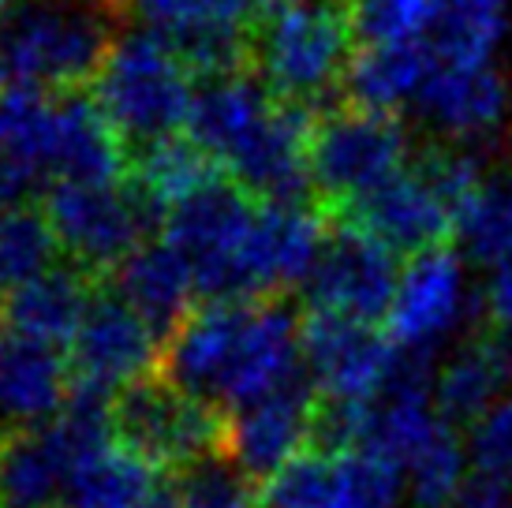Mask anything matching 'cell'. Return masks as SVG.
Wrapping results in <instances>:
<instances>
[{"label": "cell", "mask_w": 512, "mask_h": 508, "mask_svg": "<svg viewBox=\"0 0 512 508\" xmlns=\"http://www.w3.org/2000/svg\"><path fill=\"white\" fill-rule=\"evenodd\" d=\"M161 378L206 408L240 411L307 381L303 322L285 299L195 307L161 352Z\"/></svg>", "instance_id": "obj_1"}, {"label": "cell", "mask_w": 512, "mask_h": 508, "mask_svg": "<svg viewBox=\"0 0 512 508\" xmlns=\"http://www.w3.org/2000/svg\"><path fill=\"white\" fill-rule=\"evenodd\" d=\"M318 113L281 101L255 71L202 79L187 139L258 202H303L311 191V131Z\"/></svg>", "instance_id": "obj_2"}, {"label": "cell", "mask_w": 512, "mask_h": 508, "mask_svg": "<svg viewBox=\"0 0 512 508\" xmlns=\"http://www.w3.org/2000/svg\"><path fill=\"white\" fill-rule=\"evenodd\" d=\"M128 0H8L0 12V86L79 94L120 45Z\"/></svg>", "instance_id": "obj_3"}, {"label": "cell", "mask_w": 512, "mask_h": 508, "mask_svg": "<svg viewBox=\"0 0 512 508\" xmlns=\"http://www.w3.org/2000/svg\"><path fill=\"white\" fill-rule=\"evenodd\" d=\"M356 38L341 0H296L270 8L255 30L251 64L255 75L281 101L322 113L348 79Z\"/></svg>", "instance_id": "obj_4"}, {"label": "cell", "mask_w": 512, "mask_h": 508, "mask_svg": "<svg viewBox=\"0 0 512 508\" xmlns=\"http://www.w3.org/2000/svg\"><path fill=\"white\" fill-rule=\"evenodd\" d=\"M195 90V71L154 34L139 30L113 49L94 83V101L124 146L143 150L187 127Z\"/></svg>", "instance_id": "obj_5"}, {"label": "cell", "mask_w": 512, "mask_h": 508, "mask_svg": "<svg viewBox=\"0 0 512 508\" xmlns=\"http://www.w3.org/2000/svg\"><path fill=\"white\" fill-rule=\"evenodd\" d=\"M258 206V198L221 176L165 217V240L187 258L206 303H251L243 266Z\"/></svg>", "instance_id": "obj_6"}, {"label": "cell", "mask_w": 512, "mask_h": 508, "mask_svg": "<svg viewBox=\"0 0 512 508\" xmlns=\"http://www.w3.org/2000/svg\"><path fill=\"white\" fill-rule=\"evenodd\" d=\"M45 217L60 251L83 273H113L128 262L161 221L128 176L109 184H57L45 195Z\"/></svg>", "instance_id": "obj_7"}, {"label": "cell", "mask_w": 512, "mask_h": 508, "mask_svg": "<svg viewBox=\"0 0 512 508\" xmlns=\"http://www.w3.org/2000/svg\"><path fill=\"white\" fill-rule=\"evenodd\" d=\"M412 165L408 131L393 113H370L359 105L318 113L311 131V187L326 195L329 206L348 210L389 184Z\"/></svg>", "instance_id": "obj_8"}, {"label": "cell", "mask_w": 512, "mask_h": 508, "mask_svg": "<svg viewBox=\"0 0 512 508\" xmlns=\"http://www.w3.org/2000/svg\"><path fill=\"white\" fill-rule=\"evenodd\" d=\"M116 441L139 460L161 467H191L225 445V415L172 389L165 378H143L113 400Z\"/></svg>", "instance_id": "obj_9"}, {"label": "cell", "mask_w": 512, "mask_h": 508, "mask_svg": "<svg viewBox=\"0 0 512 508\" xmlns=\"http://www.w3.org/2000/svg\"><path fill=\"white\" fill-rule=\"evenodd\" d=\"M146 34L169 45L195 75L243 71L258 30V0H128Z\"/></svg>", "instance_id": "obj_10"}, {"label": "cell", "mask_w": 512, "mask_h": 508, "mask_svg": "<svg viewBox=\"0 0 512 508\" xmlns=\"http://www.w3.org/2000/svg\"><path fill=\"white\" fill-rule=\"evenodd\" d=\"M397 254L363 232L352 221L329 232V243L318 266H314L307 288V303L314 314H333L348 322H385L393 311V299L400 288Z\"/></svg>", "instance_id": "obj_11"}, {"label": "cell", "mask_w": 512, "mask_h": 508, "mask_svg": "<svg viewBox=\"0 0 512 508\" xmlns=\"http://www.w3.org/2000/svg\"><path fill=\"white\" fill-rule=\"evenodd\" d=\"M404 475L370 452H303L277 471L258 508H400Z\"/></svg>", "instance_id": "obj_12"}, {"label": "cell", "mask_w": 512, "mask_h": 508, "mask_svg": "<svg viewBox=\"0 0 512 508\" xmlns=\"http://www.w3.org/2000/svg\"><path fill=\"white\" fill-rule=\"evenodd\" d=\"M471 314H475V296L464 258L453 247H434L415 254L404 266L385 325L400 352L434 355L445 340L464 329Z\"/></svg>", "instance_id": "obj_13"}, {"label": "cell", "mask_w": 512, "mask_h": 508, "mask_svg": "<svg viewBox=\"0 0 512 508\" xmlns=\"http://www.w3.org/2000/svg\"><path fill=\"white\" fill-rule=\"evenodd\" d=\"M165 340L131 311L116 292H98L83 318V329L72 344V385L120 396L135 381L150 378L161 367Z\"/></svg>", "instance_id": "obj_14"}, {"label": "cell", "mask_w": 512, "mask_h": 508, "mask_svg": "<svg viewBox=\"0 0 512 508\" xmlns=\"http://www.w3.org/2000/svg\"><path fill=\"white\" fill-rule=\"evenodd\" d=\"M397 355L400 348L389 333H378L374 325L314 311L303 322V363L326 404H367L385 385Z\"/></svg>", "instance_id": "obj_15"}, {"label": "cell", "mask_w": 512, "mask_h": 508, "mask_svg": "<svg viewBox=\"0 0 512 508\" xmlns=\"http://www.w3.org/2000/svg\"><path fill=\"white\" fill-rule=\"evenodd\" d=\"M344 221L370 232L393 254H423L445 247L449 232H456V210L445 198L438 180L430 176L423 157L400 169L389 184L370 191L367 198L344 210Z\"/></svg>", "instance_id": "obj_16"}, {"label": "cell", "mask_w": 512, "mask_h": 508, "mask_svg": "<svg viewBox=\"0 0 512 508\" xmlns=\"http://www.w3.org/2000/svg\"><path fill=\"white\" fill-rule=\"evenodd\" d=\"M314 408H318V389L307 378L258 400V404L228 411L221 452L247 479L266 486L277 471H285L311 445Z\"/></svg>", "instance_id": "obj_17"}, {"label": "cell", "mask_w": 512, "mask_h": 508, "mask_svg": "<svg viewBox=\"0 0 512 508\" xmlns=\"http://www.w3.org/2000/svg\"><path fill=\"white\" fill-rule=\"evenodd\" d=\"M326 243V217L311 202H262L243 266L247 299H281L307 284Z\"/></svg>", "instance_id": "obj_18"}, {"label": "cell", "mask_w": 512, "mask_h": 508, "mask_svg": "<svg viewBox=\"0 0 512 508\" xmlns=\"http://www.w3.org/2000/svg\"><path fill=\"white\" fill-rule=\"evenodd\" d=\"M415 109L449 146L475 150L490 142L509 120L512 94L494 64H449L434 60V71L423 83Z\"/></svg>", "instance_id": "obj_19"}, {"label": "cell", "mask_w": 512, "mask_h": 508, "mask_svg": "<svg viewBox=\"0 0 512 508\" xmlns=\"http://www.w3.org/2000/svg\"><path fill=\"white\" fill-rule=\"evenodd\" d=\"M72 393V370L57 348L0 325V445L57 419Z\"/></svg>", "instance_id": "obj_20"}, {"label": "cell", "mask_w": 512, "mask_h": 508, "mask_svg": "<svg viewBox=\"0 0 512 508\" xmlns=\"http://www.w3.org/2000/svg\"><path fill=\"white\" fill-rule=\"evenodd\" d=\"M109 292L124 299L157 337L169 340L195 314L199 284L187 258L169 240H150L124 266L113 269Z\"/></svg>", "instance_id": "obj_21"}, {"label": "cell", "mask_w": 512, "mask_h": 508, "mask_svg": "<svg viewBox=\"0 0 512 508\" xmlns=\"http://www.w3.org/2000/svg\"><path fill=\"white\" fill-rule=\"evenodd\" d=\"M94 296L98 292L90 288V273L79 266H53L49 273L8 292L4 325L60 352L64 344H75Z\"/></svg>", "instance_id": "obj_22"}, {"label": "cell", "mask_w": 512, "mask_h": 508, "mask_svg": "<svg viewBox=\"0 0 512 508\" xmlns=\"http://www.w3.org/2000/svg\"><path fill=\"white\" fill-rule=\"evenodd\" d=\"M128 180L165 221L176 206H184L187 198H195L214 180H221V169L191 139L172 135L154 146L131 150Z\"/></svg>", "instance_id": "obj_23"}, {"label": "cell", "mask_w": 512, "mask_h": 508, "mask_svg": "<svg viewBox=\"0 0 512 508\" xmlns=\"http://www.w3.org/2000/svg\"><path fill=\"white\" fill-rule=\"evenodd\" d=\"M434 71L430 45H397V49H356L344 94L352 105L370 113H393L419 98Z\"/></svg>", "instance_id": "obj_24"}, {"label": "cell", "mask_w": 512, "mask_h": 508, "mask_svg": "<svg viewBox=\"0 0 512 508\" xmlns=\"http://www.w3.org/2000/svg\"><path fill=\"white\" fill-rule=\"evenodd\" d=\"M161 490L157 467L139 460L120 441L75 471L64 505L68 508H139Z\"/></svg>", "instance_id": "obj_25"}, {"label": "cell", "mask_w": 512, "mask_h": 508, "mask_svg": "<svg viewBox=\"0 0 512 508\" xmlns=\"http://www.w3.org/2000/svg\"><path fill=\"white\" fill-rule=\"evenodd\" d=\"M356 49L430 45L445 15V0H341Z\"/></svg>", "instance_id": "obj_26"}, {"label": "cell", "mask_w": 512, "mask_h": 508, "mask_svg": "<svg viewBox=\"0 0 512 508\" xmlns=\"http://www.w3.org/2000/svg\"><path fill=\"white\" fill-rule=\"evenodd\" d=\"M512 0H445V15L434 34V60L449 64H494L498 45L509 34Z\"/></svg>", "instance_id": "obj_27"}, {"label": "cell", "mask_w": 512, "mask_h": 508, "mask_svg": "<svg viewBox=\"0 0 512 508\" xmlns=\"http://www.w3.org/2000/svg\"><path fill=\"white\" fill-rule=\"evenodd\" d=\"M456 236L471 262L490 273L512 269V180L486 184L456 217Z\"/></svg>", "instance_id": "obj_28"}, {"label": "cell", "mask_w": 512, "mask_h": 508, "mask_svg": "<svg viewBox=\"0 0 512 508\" xmlns=\"http://www.w3.org/2000/svg\"><path fill=\"white\" fill-rule=\"evenodd\" d=\"M57 251L60 243L45 210L19 206L0 213V281L8 284V292L49 273L57 266Z\"/></svg>", "instance_id": "obj_29"}, {"label": "cell", "mask_w": 512, "mask_h": 508, "mask_svg": "<svg viewBox=\"0 0 512 508\" xmlns=\"http://www.w3.org/2000/svg\"><path fill=\"white\" fill-rule=\"evenodd\" d=\"M468 445L460 441L456 426L441 423L438 434L419 449L412 464L404 467V486H408V497L415 501V508H445L453 501L468 482H464V471H468Z\"/></svg>", "instance_id": "obj_30"}, {"label": "cell", "mask_w": 512, "mask_h": 508, "mask_svg": "<svg viewBox=\"0 0 512 508\" xmlns=\"http://www.w3.org/2000/svg\"><path fill=\"white\" fill-rule=\"evenodd\" d=\"M176 501L180 508H258L255 482L225 452L184 467L176 482Z\"/></svg>", "instance_id": "obj_31"}, {"label": "cell", "mask_w": 512, "mask_h": 508, "mask_svg": "<svg viewBox=\"0 0 512 508\" xmlns=\"http://www.w3.org/2000/svg\"><path fill=\"white\" fill-rule=\"evenodd\" d=\"M468 460L479 471L475 479L512 486V393L468 430Z\"/></svg>", "instance_id": "obj_32"}, {"label": "cell", "mask_w": 512, "mask_h": 508, "mask_svg": "<svg viewBox=\"0 0 512 508\" xmlns=\"http://www.w3.org/2000/svg\"><path fill=\"white\" fill-rule=\"evenodd\" d=\"M483 314L490 318L498 337L512 340V269L490 273L483 288Z\"/></svg>", "instance_id": "obj_33"}, {"label": "cell", "mask_w": 512, "mask_h": 508, "mask_svg": "<svg viewBox=\"0 0 512 508\" xmlns=\"http://www.w3.org/2000/svg\"><path fill=\"white\" fill-rule=\"evenodd\" d=\"M445 508H512V486L471 479Z\"/></svg>", "instance_id": "obj_34"}, {"label": "cell", "mask_w": 512, "mask_h": 508, "mask_svg": "<svg viewBox=\"0 0 512 508\" xmlns=\"http://www.w3.org/2000/svg\"><path fill=\"white\" fill-rule=\"evenodd\" d=\"M139 508H180V501H176V486H161L150 501H143Z\"/></svg>", "instance_id": "obj_35"}, {"label": "cell", "mask_w": 512, "mask_h": 508, "mask_svg": "<svg viewBox=\"0 0 512 508\" xmlns=\"http://www.w3.org/2000/svg\"><path fill=\"white\" fill-rule=\"evenodd\" d=\"M258 4H266V8H285V4H296V0H258Z\"/></svg>", "instance_id": "obj_36"}, {"label": "cell", "mask_w": 512, "mask_h": 508, "mask_svg": "<svg viewBox=\"0 0 512 508\" xmlns=\"http://www.w3.org/2000/svg\"><path fill=\"white\" fill-rule=\"evenodd\" d=\"M4 303H8V284L0 281V311H4Z\"/></svg>", "instance_id": "obj_37"}, {"label": "cell", "mask_w": 512, "mask_h": 508, "mask_svg": "<svg viewBox=\"0 0 512 508\" xmlns=\"http://www.w3.org/2000/svg\"><path fill=\"white\" fill-rule=\"evenodd\" d=\"M4 4H8V0H0V12H4Z\"/></svg>", "instance_id": "obj_38"}]
</instances>
